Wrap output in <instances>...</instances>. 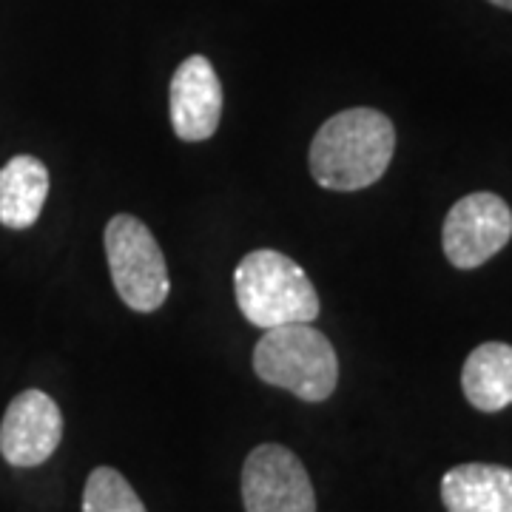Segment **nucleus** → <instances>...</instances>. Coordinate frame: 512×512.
I'll return each mask as SVG.
<instances>
[{
	"label": "nucleus",
	"instance_id": "f257e3e1",
	"mask_svg": "<svg viewBox=\"0 0 512 512\" xmlns=\"http://www.w3.org/2000/svg\"><path fill=\"white\" fill-rule=\"evenodd\" d=\"M396 154L393 120L379 109H345L319 126L311 143V174L328 191H362L379 183Z\"/></svg>",
	"mask_w": 512,
	"mask_h": 512
},
{
	"label": "nucleus",
	"instance_id": "f03ea898",
	"mask_svg": "<svg viewBox=\"0 0 512 512\" xmlns=\"http://www.w3.org/2000/svg\"><path fill=\"white\" fill-rule=\"evenodd\" d=\"M234 296L242 316L259 330L311 325L319 316V293L291 256L259 248L239 259Z\"/></svg>",
	"mask_w": 512,
	"mask_h": 512
},
{
	"label": "nucleus",
	"instance_id": "7ed1b4c3",
	"mask_svg": "<svg viewBox=\"0 0 512 512\" xmlns=\"http://www.w3.org/2000/svg\"><path fill=\"white\" fill-rule=\"evenodd\" d=\"M256 376L302 402H325L339 384V359L330 339L311 325L265 330L254 348Z\"/></svg>",
	"mask_w": 512,
	"mask_h": 512
},
{
	"label": "nucleus",
	"instance_id": "20e7f679",
	"mask_svg": "<svg viewBox=\"0 0 512 512\" xmlns=\"http://www.w3.org/2000/svg\"><path fill=\"white\" fill-rule=\"evenodd\" d=\"M106 259H109L111 282L126 308L137 313H154L163 308L171 282L160 242L148 231V225L117 214L106 225Z\"/></svg>",
	"mask_w": 512,
	"mask_h": 512
},
{
	"label": "nucleus",
	"instance_id": "39448f33",
	"mask_svg": "<svg viewBox=\"0 0 512 512\" xmlns=\"http://www.w3.org/2000/svg\"><path fill=\"white\" fill-rule=\"evenodd\" d=\"M512 239V208L493 191L467 194L447 211L441 248L458 271H473L490 262Z\"/></svg>",
	"mask_w": 512,
	"mask_h": 512
},
{
	"label": "nucleus",
	"instance_id": "423d86ee",
	"mask_svg": "<svg viewBox=\"0 0 512 512\" xmlns=\"http://www.w3.org/2000/svg\"><path fill=\"white\" fill-rule=\"evenodd\" d=\"M245 512H316L305 464L282 444H259L242 464Z\"/></svg>",
	"mask_w": 512,
	"mask_h": 512
},
{
	"label": "nucleus",
	"instance_id": "0eeeda50",
	"mask_svg": "<svg viewBox=\"0 0 512 512\" xmlns=\"http://www.w3.org/2000/svg\"><path fill=\"white\" fill-rule=\"evenodd\" d=\"M63 441V413L43 390L18 393L0 421V456L6 464L29 470L55 456Z\"/></svg>",
	"mask_w": 512,
	"mask_h": 512
},
{
	"label": "nucleus",
	"instance_id": "6e6552de",
	"mask_svg": "<svg viewBox=\"0 0 512 512\" xmlns=\"http://www.w3.org/2000/svg\"><path fill=\"white\" fill-rule=\"evenodd\" d=\"M222 103L225 94L211 60L202 55L185 57L168 89V114L174 134L183 143L211 140L220 128Z\"/></svg>",
	"mask_w": 512,
	"mask_h": 512
},
{
	"label": "nucleus",
	"instance_id": "1a4fd4ad",
	"mask_svg": "<svg viewBox=\"0 0 512 512\" xmlns=\"http://www.w3.org/2000/svg\"><path fill=\"white\" fill-rule=\"evenodd\" d=\"M447 512H512V467L458 464L441 478Z\"/></svg>",
	"mask_w": 512,
	"mask_h": 512
},
{
	"label": "nucleus",
	"instance_id": "9d476101",
	"mask_svg": "<svg viewBox=\"0 0 512 512\" xmlns=\"http://www.w3.org/2000/svg\"><path fill=\"white\" fill-rule=\"evenodd\" d=\"M49 168L32 154H15L0 168V225L9 231L32 228L49 197Z\"/></svg>",
	"mask_w": 512,
	"mask_h": 512
},
{
	"label": "nucleus",
	"instance_id": "9b49d317",
	"mask_svg": "<svg viewBox=\"0 0 512 512\" xmlns=\"http://www.w3.org/2000/svg\"><path fill=\"white\" fill-rule=\"evenodd\" d=\"M464 399L481 413H498L512 404V345L484 342L461 367Z\"/></svg>",
	"mask_w": 512,
	"mask_h": 512
},
{
	"label": "nucleus",
	"instance_id": "f8f14e48",
	"mask_svg": "<svg viewBox=\"0 0 512 512\" xmlns=\"http://www.w3.org/2000/svg\"><path fill=\"white\" fill-rule=\"evenodd\" d=\"M83 512H148L140 495L114 467H94L83 490Z\"/></svg>",
	"mask_w": 512,
	"mask_h": 512
},
{
	"label": "nucleus",
	"instance_id": "ddd939ff",
	"mask_svg": "<svg viewBox=\"0 0 512 512\" xmlns=\"http://www.w3.org/2000/svg\"><path fill=\"white\" fill-rule=\"evenodd\" d=\"M493 6H498V9H504V12H512V0H490Z\"/></svg>",
	"mask_w": 512,
	"mask_h": 512
}]
</instances>
